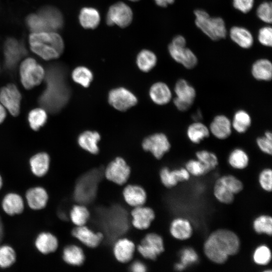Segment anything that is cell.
<instances>
[{"mask_svg": "<svg viewBox=\"0 0 272 272\" xmlns=\"http://www.w3.org/2000/svg\"><path fill=\"white\" fill-rule=\"evenodd\" d=\"M255 231L258 234H266L271 236L272 233V219L270 216L261 215L256 218L253 223Z\"/></svg>", "mask_w": 272, "mask_h": 272, "instance_id": "obj_43", "label": "cell"}, {"mask_svg": "<svg viewBox=\"0 0 272 272\" xmlns=\"http://www.w3.org/2000/svg\"><path fill=\"white\" fill-rule=\"evenodd\" d=\"M131 270L134 272H145L146 271L145 265L141 261L134 262L130 266Z\"/></svg>", "mask_w": 272, "mask_h": 272, "instance_id": "obj_54", "label": "cell"}, {"mask_svg": "<svg viewBox=\"0 0 272 272\" xmlns=\"http://www.w3.org/2000/svg\"><path fill=\"white\" fill-rule=\"evenodd\" d=\"M73 80L84 88H88L93 80L92 71L85 66L76 67L72 73Z\"/></svg>", "mask_w": 272, "mask_h": 272, "instance_id": "obj_37", "label": "cell"}, {"mask_svg": "<svg viewBox=\"0 0 272 272\" xmlns=\"http://www.w3.org/2000/svg\"><path fill=\"white\" fill-rule=\"evenodd\" d=\"M134 243L127 238L118 239L113 246V254L116 259L120 262L126 263L133 257L135 251Z\"/></svg>", "mask_w": 272, "mask_h": 272, "instance_id": "obj_21", "label": "cell"}, {"mask_svg": "<svg viewBox=\"0 0 272 272\" xmlns=\"http://www.w3.org/2000/svg\"><path fill=\"white\" fill-rule=\"evenodd\" d=\"M186 135L192 144L197 145L208 138L211 134L206 124L200 121H194L187 127Z\"/></svg>", "mask_w": 272, "mask_h": 272, "instance_id": "obj_25", "label": "cell"}, {"mask_svg": "<svg viewBox=\"0 0 272 272\" xmlns=\"http://www.w3.org/2000/svg\"><path fill=\"white\" fill-rule=\"evenodd\" d=\"M149 96L152 101L158 105L168 104L172 99V93L169 86L164 82L154 83L149 90Z\"/></svg>", "mask_w": 272, "mask_h": 272, "instance_id": "obj_20", "label": "cell"}, {"mask_svg": "<svg viewBox=\"0 0 272 272\" xmlns=\"http://www.w3.org/2000/svg\"><path fill=\"white\" fill-rule=\"evenodd\" d=\"M219 179L234 194L240 192L243 189L242 183L234 176L224 175Z\"/></svg>", "mask_w": 272, "mask_h": 272, "instance_id": "obj_46", "label": "cell"}, {"mask_svg": "<svg viewBox=\"0 0 272 272\" xmlns=\"http://www.w3.org/2000/svg\"><path fill=\"white\" fill-rule=\"evenodd\" d=\"M130 168L124 159L116 157L107 165L104 171L107 179L118 185H123L128 180Z\"/></svg>", "mask_w": 272, "mask_h": 272, "instance_id": "obj_11", "label": "cell"}, {"mask_svg": "<svg viewBox=\"0 0 272 272\" xmlns=\"http://www.w3.org/2000/svg\"><path fill=\"white\" fill-rule=\"evenodd\" d=\"M195 23L203 33L213 40L225 38L227 29L223 19L220 17H211L205 11L201 9L194 11Z\"/></svg>", "mask_w": 272, "mask_h": 272, "instance_id": "obj_4", "label": "cell"}, {"mask_svg": "<svg viewBox=\"0 0 272 272\" xmlns=\"http://www.w3.org/2000/svg\"><path fill=\"white\" fill-rule=\"evenodd\" d=\"M62 258L69 264L79 266L84 262L85 255L80 247L76 245H70L63 249Z\"/></svg>", "mask_w": 272, "mask_h": 272, "instance_id": "obj_35", "label": "cell"}, {"mask_svg": "<svg viewBox=\"0 0 272 272\" xmlns=\"http://www.w3.org/2000/svg\"><path fill=\"white\" fill-rule=\"evenodd\" d=\"M74 237L86 246L90 248L97 247L103 239L100 232H95L85 225L76 226L72 230Z\"/></svg>", "mask_w": 272, "mask_h": 272, "instance_id": "obj_17", "label": "cell"}, {"mask_svg": "<svg viewBox=\"0 0 272 272\" xmlns=\"http://www.w3.org/2000/svg\"><path fill=\"white\" fill-rule=\"evenodd\" d=\"M255 143L257 147L261 152L266 155H271L272 139L263 134L256 138Z\"/></svg>", "mask_w": 272, "mask_h": 272, "instance_id": "obj_51", "label": "cell"}, {"mask_svg": "<svg viewBox=\"0 0 272 272\" xmlns=\"http://www.w3.org/2000/svg\"><path fill=\"white\" fill-rule=\"evenodd\" d=\"M228 162L230 166L234 169H243L249 164V155L243 149L235 148L229 154Z\"/></svg>", "mask_w": 272, "mask_h": 272, "instance_id": "obj_34", "label": "cell"}, {"mask_svg": "<svg viewBox=\"0 0 272 272\" xmlns=\"http://www.w3.org/2000/svg\"><path fill=\"white\" fill-rule=\"evenodd\" d=\"M258 40L263 45L271 47L272 45V29L270 26H265L259 29Z\"/></svg>", "mask_w": 272, "mask_h": 272, "instance_id": "obj_52", "label": "cell"}, {"mask_svg": "<svg viewBox=\"0 0 272 272\" xmlns=\"http://www.w3.org/2000/svg\"><path fill=\"white\" fill-rule=\"evenodd\" d=\"M29 43L32 50L45 60L58 57L64 48L62 38L53 31L33 33L29 37Z\"/></svg>", "mask_w": 272, "mask_h": 272, "instance_id": "obj_3", "label": "cell"}, {"mask_svg": "<svg viewBox=\"0 0 272 272\" xmlns=\"http://www.w3.org/2000/svg\"><path fill=\"white\" fill-rule=\"evenodd\" d=\"M154 1L158 6L166 7L169 5L173 4L175 0H154Z\"/></svg>", "mask_w": 272, "mask_h": 272, "instance_id": "obj_55", "label": "cell"}, {"mask_svg": "<svg viewBox=\"0 0 272 272\" xmlns=\"http://www.w3.org/2000/svg\"><path fill=\"white\" fill-rule=\"evenodd\" d=\"M143 149L150 152L157 159H161L171 147L168 137L163 132H157L145 138L142 143Z\"/></svg>", "mask_w": 272, "mask_h": 272, "instance_id": "obj_8", "label": "cell"}, {"mask_svg": "<svg viewBox=\"0 0 272 272\" xmlns=\"http://www.w3.org/2000/svg\"><path fill=\"white\" fill-rule=\"evenodd\" d=\"M2 208L4 212L9 216L20 214L25 208L23 198L17 193L9 192L3 197Z\"/></svg>", "mask_w": 272, "mask_h": 272, "instance_id": "obj_22", "label": "cell"}, {"mask_svg": "<svg viewBox=\"0 0 272 272\" xmlns=\"http://www.w3.org/2000/svg\"><path fill=\"white\" fill-rule=\"evenodd\" d=\"M253 4L254 0H233L234 7L243 13L250 11Z\"/></svg>", "mask_w": 272, "mask_h": 272, "instance_id": "obj_53", "label": "cell"}, {"mask_svg": "<svg viewBox=\"0 0 272 272\" xmlns=\"http://www.w3.org/2000/svg\"><path fill=\"white\" fill-rule=\"evenodd\" d=\"M261 187L265 191H271L272 188V170L270 168L263 169L259 175Z\"/></svg>", "mask_w": 272, "mask_h": 272, "instance_id": "obj_49", "label": "cell"}, {"mask_svg": "<svg viewBox=\"0 0 272 272\" xmlns=\"http://www.w3.org/2000/svg\"><path fill=\"white\" fill-rule=\"evenodd\" d=\"M44 79L45 88L38 98V104L49 113L56 114L66 105L71 96L67 71L61 64H51L45 72Z\"/></svg>", "mask_w": 272, "mask_h": 272, "instance_id": "obj_1", "label": "cell"}, {"mask_svg": "<svg viewBox=\"0 0 272 272\" xmlns=\"http://www.w3.org/2000/svg\"><path fill=\"white\" fill-rule=\"evenodd\" d=\"M130 1H132V2H137V1H139L140 0H129Z\"/></svg>", "mask_w": 272, "mask_h": 272, "instance_id": "obj_59", "label": "cell"}, {"mask_svg": "<svg viewBox=\"0 0 272 272\" xmlns=\"http://www.w3.org/2000/svg\"><path fill=\"white\" fill-rule=\"evenodd\" d=\"M123 196L125 202L133 208L143 206L147 199L144 189L137 185H128L123 190Z\"/></svg>", "mask_w": 272, "mask_h": 272, "instance_id": "obj_24", "label": "cell"}, {"mask_svg": "<svg viewBox=\"0 0 272 272\" xmlns=\"http://www.w3.org/2000/svg\"><path fill=\"white\" fill-rule=\"evenodd\" d=\"M176 97L174 99L192 106L196 97L195 88L185 79H179L175 83L173 90Z\"/></svg>", "mask_w": 272, "mask_h": 272, "instance_id": "obj_15", "label": "cell"}, {"mask_svg": "<svg viewBox=\"0 0 272 272\" xmlns=\"http://www.w3.org/2000/svg\"><path fill=\"white\" fill-rule=\"evenodd\" d=\"M230 38L240 47L243 48L251 47L253 43V37L247 29L239 26L232 27L229 32Z\"/></svg>", "mask_w": 272, "mask_h": 272, "instance_id": "obj_33", "label": "cell"}, {"mask_svg": "<svg viewBox=\"0 0 272 272\" xmlns=\"http://www.w3.org/2000/svg\"><path fill=\"white\" fill-rule=\"evenodd\" d=\"M25 198L28 207L34 211H39L44 208L49 200L47 191L41 186L29 188L26 192Z\"/></svg>", "mask_w": 272, "mask_h": 272, "instance_id": "obj_16", "label": "cell"}, {"mask_svg": "<svg viewBox=\"0 0 272 272\" xmlns=\"http://www.w3.org/2000/svg\"><path fill=\"white\" fill-rule=\"evenodd\" d=\"M185 168L190 175L195 176L202 175L208 172L204 165L197 159L188 160Z\"/></svg>", "mask_w": 272, "mask_h": 272, "instance_id": "obj_47", "label": "cell"}, {"mask_svg": "<svg viewBox=\"0 0 272 272\" xmlns=\"http://www.w3.org/2000/svg\"><path fill=\"white\" fill-rule=\"evenodd\" d=\"M157 62L156 54L150 50L143 49L137 56V65L143 72L147 73L151 71L156 66Z\"/></svg>", "mask_w": 272, "mask_h": 272, "instance_id": "obj_36", "label": "cell"}, {"mask_svg": "<svg viewBox=\"0 0 272 272\" xmlns=\"http://www.w3.org/2000/svg\"><path fill=\"white\" fill-rule=\"evenodd\" d=\"M252 122V117L247 111L243 109H238L231 119L233 130L239 134H244L251 127Z\"/></svg>", "mask_w": 272, "mask_h": 272, "instance_id": "obj_30", "label": "cell"}, {"mask_svg": "<svg viewBox=\"0 0 272 272\" xmlns=\"http://www.w3.org/2000/svg\"><path fill=\"white\" fill-rule=\"evenodd\" d=\"M27 24L34 33L49 31L42 17L39 14L29 15L27 18Z\"/></svg>", "mask_w": 272, "mask_h": 272, "instance_id": "obj_45", "label": "cell"}, {"mask_svg": "<svg viewBox=\"0 0 272 272\" xmlns=\"http://www.w3.org/2000/svg\"><path fill=\"white\" fill-rule=\"evenodd\" d=\"M186 43L183 36L177 35L169 45L168 51L176 62L187 69H192L197 65L198 59L192 51L186 47Z\"/></svg>", "mask_w": 272, "mask_h": 272, "instance_id": "obj_5", "label": "cell"}, {"mask_svg": "<svg viewBox=\"0 0 272 272\" xmlns=\"http://www.w3.org/2000/svg\"><path fill=\"white\" fill-rule=\"evenodd\" d=\"M251 73L256 80L261 82H269L272 79V63L266 58L256 60L252 65Z\"/></svg>", "mask_w": 272, "mask_h": 272, "instance_id": "obj_28", "label": "cell"}, {"mask_svg": "<svg viewBox=\"0 0 272 272\" xmlns=\"http://www.w3.org/2000/svg\"><path fill=\"white\" fill-rule=\"evenodd\" d=\"M214 194L216 198L221 202L229 204L234 198V194L226 186L219 178L214 187Z\"/></svg>", "mask_w": 272, "mask_h": 272, "instance_id": "obj_41", "label": "cell"}, {"mask_svg": "<svg viewBox=\"0 0 272 272\" xmlns=\"http://www.w3.org/2000/svg\"><path fill=\"white\" fill-rule=\"evenodd\" d=\"M17 254L14 248L9 245L0 246V267L9 268L16 261Z\"/></svg>", "mask_w": 272, "mask_h": 272, "instance_id": "obj_42", "label": "cell"}, {"mask_svg": "<svg viewBox=\"0 0 272 272\" xmlns=\"http://www.w3.org/2000/svg\"><path fill=\"white\" fill-rule=\"evenodd\" d=\"M185 266L183 265L181 262L177 263L175 266V268L177 270L181 271L185 268Z\"/></svg>", "mask_w": 272, "mask_h": 272, "instance_id": "obj_57", "label": "cell"}, {"mask_svg": "<svg viewBox=\"0 0 272 272\" xmlns=\"http://www.w3.org/2000/svg\"><path fill=\"white\" fill-rule=\"evenodd\" d=\"M257 16L262 21L266 23H271L272 21V6L270 2H265L261 3L258 7Z\"/></svg>", "mask_w": 272, "mask_h": 272, "instance_id": "obj_48", "label": "cell"}, {"mask_svg": "<svg viewBox=\"0 0 272 272\" xmlns=\"http://www.w3.org/2000/svg\"><path fill=\"white\" fill-rule=\"evenodd\" d=\"M108 103L115 109L125 111L135 105L138 99L127 89L118 87L111 90L108 95Z\"/></svg>", "mask_w": 272, "mask_h": 272, "instance_id": "obj_9", "label": "cell"}, {"mask_svg": "<svg viewBox=\"0 0 272 272\" xmlns=\"http://www.w3.org/2000/svg\"><path fill=\"white\" fill-rule=\"evenodd\" d=\"M47 115L46 110L42 108H37L30 111L28 114V121L31 128L38 130L46 123Z\"/></svg>", "mask_w": 272, "mask_h": 272, "instance_id": "obj_39", "label": "cell"}, {"mask_svg": "<svg viewBox=\"0 0 272 272\" xmlns=\"http://www.w3.org/2000/svg\"><path fill=\"white\" fill-rule=\"evenodd\" d=\"M70 217L76 226L85 225L90 217L88 209L82 205H74L71 210Z\"/></svg>", "mask_w": 272, "mask_h": 272, "instance_id": "obj_38", "label": "cell"}, {"mask_svg": "<svg viewBox=\"0 0 272 272\" xmlns=\"http://www.w3.org/2000/svg\"><path fill=\"white\" fill-rule=\"evenodd\" d=\"M240 245V240L235 233L226 229H219L208 237L203 250L210 260L222 264L227 261L229 256L238 252Z\"/></svg>", "mask_w": 272, "mask_h": 272, "instance_id": "obj_2", "label": "cell"}, {"mask_svg": "<svg viewBox=\"0 0 272 272\" xmlns=\"http://www.w3.org/2000/svg\"><path fill=\"white\" fill-rule=\"evenodd\" d=\"M21 99L19 90L14 84H9L0 90V103L14 116L19 114Z\"/></svg>", "mask_w": 272, "mask_h": 272, "instance_id": "obj_12", "label": "cell"}, {"mask_svg": "<svg viewBox=\"0 0 272 272\" xmlns=\"http://www.w3.org/2000/svg\"><path fill=\"white\" fill-rule=\"evenodd\" d=\"M26 53V49L22 42L14 38L7 39L4 46L6 67L8 70H13Z\"/></svg>", "mask_w": 272, "mask_h": 272, "instance_id": "obj_13", "label": "cell"}, {"mask_svg": "<svg viewBox=\"0 0 272 272\" xmlns=\"http://www.w3.org/2000/svg\"><path fill=\"white\" fill-rule=\"evenodd\" d=\"M38 14L42 17L49 31L59 29L62 26V16L57 9L46 7L42 8Z\"/></svg>", "mask_w": 272, "mask_h": 272, "instance_id": "obj_26", "label": "cell"}, {"mask_svg": "<svg viewBox=\"0 0 272 272\" xmlns=\"http://www.w3.org/2000/svg\"><path fill=\"white\" fill-rule=\"evenodd\" d=\"M34 244L37 250L41 253L48 254L55 251L58 247L56 237L49 232H42L35 238Z\"/></svg>", "mask_w": 272, "mask_h": 272, "instance_id": "obj_23", "label": "cell"}, {"mask_svg": "<svg viewBox=\"0 0 272 272\" xmlns=\"http://www.w3.org/2000/svg\"><path fill=\"white\" fill-rule=\"evenodd\" d=\"M192 231L191 223L186 219L176 218L170 224V234L174 238L178 240L188 239L191 236Z\"/></svg>", "mask_w": 272, "mask_h": 272, "instance_id": "obj_29", "label": "cell"}, {"mask_svg": "<svg viewBox=\"0 0 272 272\" xmlns=\"http://www.w3.org/2000/svg\"><path fill=\"white\" fill-rule=\"evenodd\" d=\"M20 75L23 87L26 89H31L44 80L45 71L34 59L28 58L21 64Z\"/></svg>", "mask_w": 272, "mask_h": 272, "instance_id": "obj_6", "label": "cell"}, {"mask_svg": "<svg viewBox=\"0 0 272 272\" xmlns=\"http://www.w3.org/2000/svg\"><path fill=\"white\" fill-rule=\"evenodd\" d=\"M132 19L131 9L125 3L118 2L109 7L106 15V22L109 26L115 25L123 28L130 24Z\"/></svg>", "mask_w": 272, "mask_h": 272, "instance_id": "obj_7", "label": "cell"}, {"mask_svg": "<svg viewBox=\"0 0 272 272\" xmlns=\"http://www.w3.org/2000/svg\"><path fill=\"white\" fill-rule=\"evenodd\" d=\"M160 177L165 186L172 187L178 182L188 180L190 174L185 168L170 170L168 167H165L160 170Z\"/></svg>", "mask_w": 272, "mask_h": 272, "instance_id": "obj_19", "label": "cell"}, {"mask_svg": "<svg viewBox=\"0 0 272 272\" xmlns=\"http://www.w3.org/2000/svg\"><path fill=\"white\" fill-rule=\"evenodd\" d=\"M6 116V112L5 108L0 103V123H2Z\"/></svg>", "mask_w": 272, "mask_h": 272, "instance_id": "obj_56", "label": "cell"}, {"mask_svg": "<svg viewBox=\"0 0 272 272\" xmlns=\"http://www.w3.org/2000/svg\"><path fill=\"white\" fill-rule=\"evenodd\" d=\"M180 260V262L186 266L195 263L198 260V255L193 249L187 247L181 251Z\"/></svg>", "mask_w": 272, "mask_h": 272, "instance_id": "obj_50", "label": "cell"}, {"mask_svg": "<svg viewBox=\"0 0 272 272\" xmlns=\"http://www.w3.org/2000/svg\"><path fill=\"white\" fill-rule=\"evenodd\" d=\"M254 262L258 265L267 264L271 260V253L270 249L266 245H261L257 247L253 254Z\"/></svg>", "mask_w": 272, "mask_h": 272, "instance_id": "obj_44", "label": "cell"}, {"mask_svg": "<svg viewBox=\"0 0 272 272\" xmlns=\"http://www.w3.org/2000/svg\"><path fill=\"white\" fill-rule=\"evenodd\" d=\"M3 185V179L2 176L0 175V190L2 189Z\"/></svg>", "mask_w": 272, "mask_h": 272, "instance_id": "obj_58", "label": "cell"}, {"mask_svg": "<svg viewBox=\"0 0 272 272\" xmlns=\"http://www.w3.org/2000/svg\"><path fill=\"white\" fill-rule=\"evenodd\" d=\"M137 249L144 258L154 260L164 250L163 240L157 234L149 233L141 241Z\"/></svg>", "mask_w": 272, "mask_h": 272, "instance_id": "obj_10", "label": "cell"}, {"mask_svg": "<svg viewBox=\"0 0 272 272\" xmlns=\"http://www.w3.org/2000/svg\"><path fill=\"white\" fill-rule=\"evenodd\" d=\"M101 140L100 133L96 131L86 130L78 138L80 147L92 154H97L99 152L98 142Z\"/></svg>", "mask_w": 272, "mask_h": 272, "instance_id": "obj_27", "label": "cell"}, {"mask_svg": "<svg viewBox=\"0 0 272 272\" xmlns=\"http://www.w3.org/2000/svg\"><path fill=\"white\" fill-rule=\"evenodd\" d=\"M100 19L99 11L94 8L84 7L79 13L80 24L85 29H95L98 26Z\"/></svg>", "mask_w": 272, "mask_h": 272, "instance_id": "obj_32", "label": "cell"}, {"mask_svg": "<svg viewBox=\"0 0 272 272\" xmlns=\"http://www.w3.org/2000/svg\"><path fill=\"white\" fill-rule=\"evenodd\" d=\"M208 127L210 134L220 140L229 138L233 131L231 119L224 114L216 115Z\"/></svg>", "mask_w": 272, "mask_h": 272, "instance_id": "obj_14", "label": "cell"}, {"mask_svg": "<svg viewBox=\"0 0 272 272\" xmlns=\"http://www.w3.org/2000/svg\"><path fill=\"white\" fill-rule=\"evenodd\" d=\"M131 215L132 225L139 230L148 228L155 217L151 208L143 206L134 207L131 211Z\"/></svg>", "mask_w": 272, "mask_h": 272, "instance_id": "obj_18", "label": "cell"}, {"mask_svg": "<svg viewBox=\"0 0 272 272\" xmlns=\"http://www.w3.org/2000/svg\"><path fill=\"white\" fill-rule=\"evenodd\" d=\"M29 163L32 173L36 177H41L45 175L49 170L50 158L46 153H39L30 158Z\"/></svg>", "mask_w": 272, "mask_h": 272, "instance_id": "obj_31", "label": "cell"}, {"mask_svg": "<svg viewBox=\"0 0 272 272\" xmlns=\"http://www.w3.org/2000/svg\"><path fill=\"white\" fill-rule=\"evenodd\" d=\"M196 158L206 167L208 171L215 168L219 164L218 158L214 152L208 150H200L195 153Z\"/></svg>", "mask_w": 272, "mask_h": 272, "instance_id": "obj_40", "label": "cell"}]
</instances>
